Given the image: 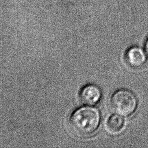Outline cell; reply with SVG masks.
Instances as JSON below:
<instances>
[{"mask_svg":"<svg viewBox=\"0 0 148 148\" xmlns=\"http://www.w3.org/2000/svg\"><path fill=\"white\" fill-rule=\"evenodd\" d=\"M100 121L99 111L94 107L85 106L72 113L69 118V127L75 135L86 137L97 130Z\"/></svg>","mask_w":148,"mask_h":148,"instance_id":"6da1fadb","label":"cell"},{"mask_svg":"<svg viewBox=\"0 0 148 148\" xmlns=\"http://www.w3.org/2000/svg\"><path fill=\"white\" fill-rule=\"evenodd\" d=\"M110 105L114 113L127 117L135 112L138 101L132 91L127 89H120L112 95Z\"/></svg>","mask_w":148,"mask_h":148,"instance_id":"7a4b0ae2","label":"cell"},{"mask_svg":"<svg viewBox=\"0 0 148 148\" xmlns=\"http://www.w3.org/2000/svg\"><path fill=\"white\" fill-rule=\"evenodd\" d=\"M102 92L100 88L94 84H87L80 90L79 98L80 101L87 105L93 106L101 99Z\"/></svg>","mask_w":148,"mask_h":148,"instance_id":"3957f363","label":"cell"},{"mask_svg":"<svg viewBox=\"0 0 148 148\" xmlns=\"http://www.w3.org/2000/svg\"><path fill=\"white\" fill-rule=\"evenodd\" d=\"M147 58L145 50L138 46L130 47L125 54L127 62L129 65L135 68L142 66L145 64Z\"/></svg>","mask_w":148,"mask_h":148,"instance_id":"277c9868","label":"cell"},{"mask_svg":"<svg viewBox=\"0 0 148 148\" xmlns=\"http://www.w3.org/2000/svg\"><path fill=\"white\" fill-rule=\"evenodd\" d=\"M125 127L124 117L116 113L112 114L107 120L106 129L111 135H118L122 132Z\"/></svg>","mask_w":148,"mask_h":148,"instance_id":"5b68a950","label":"cell"},{"mask_svg":"<svg viewBox=\"0 0 148 148\" xmlns=\"http://www.w3.org/2000/svg\"><path fill=\"white\" fill-rule=\"evenodd\" d=\"M145 52H146V54L147 55V57L148 59V38L146 40V42L145 44Z\"/></svg>","mask_w":148,"mask_h":148,"instance_id":"8992f818","label":"cell"}]
</instances>
